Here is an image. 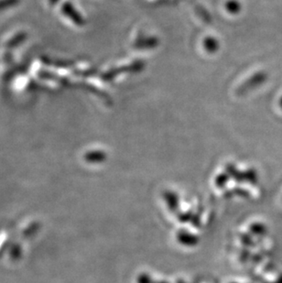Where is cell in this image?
I'll return each instance as SVG.
<instances>
[{
    "instance_id": "cell-4",
    "label": "cell",
    "mask_w": 282,
    "mask_h": 283,
    "mask_svg": "<svg viewBox=\"0 0 282 283\" xmlns=\"http://www.w3.org/2000/svg\"><path fill=\"white\" fill-rule=\"evenodd\" d=\"M250 229L256 235H263L267 231V228L262 224H254L253 226H251Z\"/></svg>"
},
{
    "instance_id": "cell-7",
    "label": "cell",
    "mask_w": 282,
    "mask_h": 283,
    "mask_svg": "<svg viewBox=\"0 0 282 283\" xmlns=\"http://www.w3.org/2000/svg\"><path fill=\"white\" fill-rule=\"evenodd\" d=\"M282 283V276L279 277V278H278V280L276 281L275 283Z\"/></svg>"
},
{
    "instance_id": "cell-2",
    "label": "cell",
    "mask_w": 282,
    "mask_h": 283,
    "mask_svg": "<svg viewBox=\"0 0 282 283\" xmlns=\"http://www.w3.org/2000/svg\"><path fill=\"white\" fill-rule=\"evenodd\" d=\"M27 37H28V35L25 32H20V33L15 35L14 37L12 39H10L7 42V48L12 50V49L19 47L27 40Z\"/></svg>"
},
{
    "instance_id": "cell-8",
    "label": "cell",
    "mask_w": 282,
    "mask_h": 283,
    "mask_svg": "<svg viewBox=\"0 0 282 283\" xmlns=\"http://www.w3.org/2000/svg\"><path fill=\"white\" fill-rule=\"evenodd\" d=\"M279 104H280V107L282 109V97H281V99H280V102H279Z\"/></svg>"
},
{
    "instance_id": "cell-6",
    "label": "cell",
    "mask_w": 282,
    "mask_h": 283,
    "mask_svg": "<svg viewBox=\"0 0 282 283\" xmlns=\"http://www.w3.org/2000/svg\"><path fill=\"white\" fill-rule=\"evenodd\" d=\"M59 1H60V0H50V4H51V6H54Z\"/></svg>"
},
{
    "instance_id": "cell-1",
    "label": "cell",
    "mask_w": 282,
    "mask_h": 283,
    "mask_svg": "<svg viewBox=\"0 0 282 283\" xmlns=\"http://www.w3.org/2000/svg\"><path fill=\"white\" fill-rule=\"evenodd\" d=\"M62 11L64 16L69 18L70 20L76 25L83 26L84 24V20H83V17L78 13V11L69 2H66L62 5Z\"/></svg>"
},
{
    "instance_id": "cell-5",
    "label": "cell",
    "mask_w": 282,
    "mask_h": 283,
    "mask_svg": "<svg viewBox=\"0 0 282 283\" xmlns=\"http://www.w3.org/2000/svg\"><path fill=\"white\" fill-rule=\"evenodd\" d=\"M152 282L151 279L147 275H141L138 279V283H150Z\"/></svg>"
},
{
    "instance_id": "cell-3",
    "label": "cell",
    "mask_w": 282,
    "mask_h": 283,
    "mask_svg": "<svg viewBox=\"0 0 282 283\" xmlns=\"http://www.w3.org/2000/svg\"><path fill=\"white\" fill-rule=\"evenodd\" d=\"M20 1L21 0H0V12L17 6Z\"/></svg>"
}]
</instances>
